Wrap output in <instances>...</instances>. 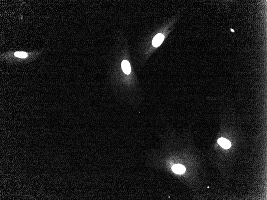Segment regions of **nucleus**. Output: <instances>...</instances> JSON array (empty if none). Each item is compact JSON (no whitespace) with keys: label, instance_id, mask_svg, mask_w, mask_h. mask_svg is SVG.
<instances>
[{"label":"nucleus","instance_id":"obj_1","mask_svg":"<svg viewBox=\"0 0 267 200\" xmlns=\"http://www.w3.org/2000/svg\"><path fill=\"white\" fill-rule=\"evenodd\" d=\"M164 39H165L164 35L161 33H159L153 38L152 41L153 45L155 47H158L163 43Z\"/></svg>","mask_w":267,"mask_h":200},{"label":"nucleus","instance_id":"obj_2","mask_svg":"<svg viewBox=\"0 0 267 200\" xmlns=\"http://www.w3.org/2000/svg\"><path fill=\"white\" fill-rule=\"evenodd\" d=\"M218 144L222 148L225 150L229 149L231 147V144L229 140L224 138H220L218 140Z\"/></svg>","mask_w":267,"mask_h":200},{"label":"nucleus","instance_id":"obj_3","mask_svg":"<svg viewBox=\"0 0 267 200\" xmlns=\"http://www.w3.org/2000/svg\"><path fill=\"white\" fill-rule=\"evenodd\" d=\"M122 68L124 73L126 74H129L131 72L130 65L128 61L124 60L122 63Z\"/></svg>","mask_w":267,"mask_h":200},{"label":"nucleus","instance_id":"obj_4","mask_svg":"<svg viewBox=\"0 0 267 200\" xmlns=\"http://www.w3.org/2000/svg\"><path fill=\"white\" fill-rule=\"evenodd\" d=\"M172 169L173 172L178 174H183L186 171L185 168L184 166L179 164L175 165L173 166Z\"/></svg>","mask_w":267,"mask_h":200},{"label":"nucleus","instance_id":"obj_5","mask_svg":"<svg viewBox=\"0 0 267 200\" xmlns=\"http://www.w3.org/2000/svg\"><path fill=\"white\" fill-rule=\"evenodd\" d=\"M14 55L17 57L23 59V58H26L28 55L26 52H15L14 53Z\"/></svg>","mask_w":267,"mask_h":200}]
</instances>
